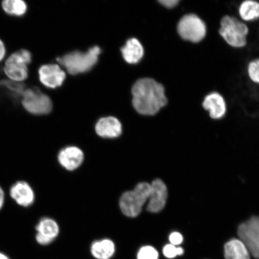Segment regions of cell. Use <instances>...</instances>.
Wrapping results in <instances>:
<instances>
[{
	"label": "cell",
	"mask_w": 259,
	"mask_h": 259,
	"mask_svg": "<svg viewBox=\"0 0 259 259\" xmlns=\"http://www.w3.org/2000/svg\"><path fill=\"white\" fill-rule=\"evenodd\" d=\"M132 92L133 105L140 114L154 115L167 105L163 85L153 79L138 80L133 87Z\"/></svg>",
	"instance_id": "1"
},
{
	"label": "cell",
	"mask_w": 259,
	"mask_h": 259,
	"mask_svg": "<svg viewBox=\"0 0 259 259\" xmlns=\"http://www.w3.org/2000/svg\"><path fill=\"white\" fill-rule=\"evenodd\" d=\"M32 62V54L27 49L13 52L5 61L3 72L9 80L23 83L29 77L28 66Z\"/></svg>",
	"instance_id": "2"
},
{
	"label": "cell",
	"mask_w": 259,
	"mask_h": 259,
	"mask_svg": "<svg viewBox=\"0 0 259 259\" xmlns=\"http://www.w3.org/2000/svg\"><path fill=\"white\" fill-rule=\"evenodd\" d=\"M101 53L100 48L95 47L90 48L87 53L74 51L58 58L57 60L61 66L66 68L70 74H77L88 72L95 66Z\"/></svg>",
	"instance_id": "3"
},
{
	"label": "cell",
	"mask_w": 259,
	"mask_h": 259,
	"mask_svg": "<svg viewBox=\"0 0 259 259\" xmlns=\"http://www.w3.org/2000/svg\"><path fill=\"white\" fill-rule=\"evenodd\" d=\"M150 190V184L142 182L139 183L134 190L123 193L119 200L122 212L133 218L140 214L142 207L148 200Z\"/></svg>",
	"instance_id": "4"
},
{
	"label": "cell",
	"mask_w": 259,
	"mask_h": 259,
	"mask_svg": "<svg viewBox=\"0 0 259 259\" xmlns=\"http://www.w3.org/2000/svg\"><path fill=\"white\" fill-rule=\"evenodd\" d=\"M219 34L230 46L242 48L247 44L248 28L237 18L226 15L220 22Z\"/></svg>",
	"instance_id": "5"
},
{
	"label": "cell",
	"mask_w": 259,
	"mask_h": 259,
	"mask_svg": "<svg viewBox=\"0 0 259 259\" xmlns=\"http://www.w3.org/2000/svg\"><path fill=\"white\" fill-rule=\"evenodd\" d=\"M21 105L24 111L34 115H47L53 109L50 97L37 87L26 88L22 94Z\"/></svg>",
	"instance_id": "6"
},
{
	"label": "cell",
	"mask_w": 259,
	"mask_h": 259,
	"mask_svg": "<svg viewBox=\"0 0 259 259\" xmlns=\"http://www.w3.org/2000/svg\"><path fill=\"white\" fill-rule=\"evenodd\" d=\"M177 31L183 39L199 43L206 36V27L198 16L190 14L184 15L178 22Z\"/></svg>",
	"instance_id": "7"
},
{
	"label": "cell",
	"mask_w": 259,
	"mask_h": 259,
	"mask_svg": "<svg viewBox=\"0 0 259 259\" xmlns=\"http://www.w3.org/2000/svg\"><path fill=\"white\" fill-rule=\"evenodd\" d=\"M239 239L244 243L251 257L259 259V217L254 216L239 226Z\"/></svg>",
	"instance_id": "8"
},
{
	"label": "cell",
	"mask_w": 259,
	"mask_h": 259,
	"mask_svg": "<svg viewBox=\"0 0 259 259\" xmlns=\"http://www.w3.org/2000/svg\"><path fill=\"white\" fill-rule=\"evenodd\" d=\"M151 190L147 207L148 211L158 213L166 205L167 199L166 186L160 179H156L150 184Z\"/></svg>",
	"instance_id": "9"
},
{
	"label": "cell",
	"mask_w": 259,
	"mask_h": 259,
	"mask_svg": "<svg viewBox=\"0 0 259 259\" xmlns=\"http://www.w3.org/2000/svg\"><path fill=\"white\" fill-rule=\"evenodd\" d=\"M38 73L40 82L49 89L60 87L66 78V73L58 64L43 65Z\"/></svg>",
	"instance_id": "10"
},
{
	"label": "cell",
	"mask_w": 259,
	"mask_h": 259,
	"mask_svg": "<svg viewBox=\"0 0 259 259\" xmlns=\"http://www.w3.org/2000/svg\"><path fill=\"white\" fill-rule=\"evenodd\" d=\"M37 242L42 245L51 244L59 234L60 229L57 223L50 218L41 219L36 226Z\"/></svg>",
	"instance_id": "11"
},
{
	"label": "cell",
	"mask_w": 259,
	"mask_h": 259,
	"mask_svg": "<svg viewBox=\"0 0 259 259\" xmlns=\"http://www.w3.org/2000/svg\"><path fill=\"white\" fill-rule=\"evenodd\" d=\"M10 194L19 205L27 207L34 203L35 196L31 187L25 181H18L10 190Z\"/></svg>",
	"instance_id": "12"
},
{
	"label": "cell",
	"mask_w": 259,
	"mask_h": 259,
	"mask_svg": "<svg viewBox=\"0 0 259 259\" xmlns=\"http://www.w3.org/2000/svg\"><path fill=\"white\" fill-rule=\"evenodd\" d=\"M83 158L82 151L76 147L64 148L58 154V161L61 166L70 171L78 168L82 163Z\"/></svg>",
	"instance_id": "13"
},
{
	"label": "cell",
	"mask_w": 259,
	"mask_h": 259,
	"mask_svg": "<svg viewBox=\"0 0 259 259\" xmlns=\"http://www.w3.org/2000/svg\"><path fill=\"white\" fill-rule=\"evenodd\" d=\"M223 255L224 259H252L247 246L239 238H232L225 243Z\"/></svg>",
	"instance_id": "14"
},
{
	"label": "cell",
	"mask_w": 259,
	"mask_h": 259,
	"mask_svg": "<svg viewBox=\"0 0 259 259\" xmlns=\"http://www.w3.org/2000/svg\"><path fill=\"white\" fill-rule=\"evenodd\" d=\"M203 108L209 113L210 118L220 119L226 112L225 99L218 93L213 92L207 95L203 100Z\"/></svg>",
	"instance_id": "15"
},
{
	"label": "cell",
	"mask_w": 259,
	"mask_h": 259,
	"mask_svg": "<svg viewBox=\"0 0 259 259\" xmlns=\"http://www.w3.org/2000/svg\"><path fill=\"white\" fill-rule=\"evenodd\" d=\"M96 132L100 137L115 138L121 135L122 125L118 119L108 116L99 119L96 125Z\"/></svg>",
	"instance_id": "16"
},
{
	"label": "cell",
	"mask_w": 259,
	"mask_h": 259,
	"mask_svg": "<svg viewBox=\"0 0 259 259\" xmlns=\"http://www.w3.org/2000/svg\"><path fill=\"white\" fill-rule=\"evenodd\" d=\"M121 53L126 62L136 64L144 56V50L142 45L137 38L129 39L125 46L121 48Z\"/></svg>",
	"instance_id": "17"
},
{
	"label": "cell",
	"mask_w": 259,
	"mask_h": 259,
	"mask_svg": "<svg viewBox=\"0 0 259 259\" xmlns=\"http://www.w3.org/2000/svg\"><path fill=\"white\" fill-rule=\"evenodd\" d=\"M115 251L114 242L109 239L96 241L91 246V253L96 259H111Z\"/></svg>",
	"instance_id": "18"
},
{
	"label": "cell",
	"mask_w": 259,
	"mask_h": 259,
	"mask_svg": "<svg viewBox=\"0 0 259 259\" xmlns=\"http://www.w3.org/2000/svg\"><path fill=\"white\" fill-rule=\"evenodd\" d=\"M1 8L6 15L16 18L24 17L28 9L23 0H4L1 2Z\"/></svg>",
	"instance_id": "19"
},
{
	"label": "cell",
	"mask_w": 259,
	"mask_h": 259,
	"mask_svg": "<svg viewBox=\"0 0 259 259\" xmlns=\"http://www.w3.org/2000/svg\"><path fill=\"white\" fill-rule=\"evenodd\" d=\"M239 14L244 21L256 20L259 18V3L251 0L243 2L239 7Z\"/></svg>",
	"instance_id": "20"
},
{
	"label": "cell",
	"mask_w": 259,
	"mask_h": 259,
	"mask_svg": "<svg viewBox=\"0 0 259 259\" xmlns=\"http://www.w3.org/2000/svg\"><path fill=\"white\" fill-rule=\"evenodd\" d=\"M186 251L181 246H175L172 244H167L162 248V254L166 259H176L177 257L183 256Z\"/></svg>",
	"instance_id": "21"
},
{
	"label": "cell",
	"mask_w": 259,
	"mask_h": 259,
	"mask_svg": "<svg viewBox=\"0 0 259 259\" xmlns=\"http://www.w3.org/2000/svg\"><path fill=\"white\" fill-rule=\"evenodd\" d=\"M159 252L152 245H144L139 249L137 259H159Z\"/></svg>",
	"instance_id": "22"
},
{
	"label": "cell",
	"mask_w": 259,
	"mask_h": 259,
	"mask_svg": "<svg viewBox=\"0 0 259 259\" xmlns=\"http://www.w3.org/2000/svg\"><path fill=\"white\" fill-rule=\"evenodd\" d=\"M248 73L252 82L259 84V59L252 61L249 64Z\"/></svg>",
	"instance_id": "23"
},
{
	"label": "cell",
	"mask_w": 259,
	"mask_h": 259,
	"mask_svg": "<svg viewBox=\"0 0 259 259\" xmlns=\"http://www.w3.org/2000/svg\"><path fill=\"white\" fill-rule=\"evenodd\" d=\"M170 244L175 246H180L184 242V237L180 232H174L169 236Z\"/></svg>",
	"instance_id": "24"
},
{
	"label": "cell",
	"mask_w": 259,
	"mask_h": 259,
	"mask_svg": "<svg viewBox=\"0 0 259 259\" xmlns=\"http://www.w3.org/2000/svg\"><path fill=\"white\" fill-rule=\"evenodd\" d=\"M180 2L178 0H161L159 3L161 5L168 9H171L176 7Z\"/></svg>",
	"instance_id": "25"
},
{
	"label": "cell",
	"mask_w": 259,
	"mask_h": 259,
	"mask_svg": "<svg viewBox=\"0 0 259 259\" xmlns=\"http://www.w3.org/2000/svg\"><path fill=\"white\" fill-rule=\"evenodd\" d=\"M7 54V49H6L4 41L0 38V63L5 59Z\"/></svg>",
	"instance_id": "26"
},
{
	"label": "cell",
	"mask_w": 259,
	"mask_h": 259,
	"mask_svg": "<svg viewBox=\"0 0 259 259\" xmlns=\"http://www.w3.org/2000/svg\"><path fill=\"white\" fill-rule=\"evenodd\" d=\"M5 199V196L4 191H3L2 188L0 187V210H1L3 205H4Z\"/></svg>",
	"instance_id": "27"
},
{
	"label": "cell",
	"mask_w": 259,
	"mask_h": 259,
	"mask_svg": "<svg viewBox=\"0 0 259 259\" xmlns=\"http://www.w3.org/2000/svg\"><path fill=\"white\" fill-rule=\"evenodd\" d=\"M0 259H10V258L7 255H6L4 253H2V252H0Z\"/></svg>",
	"instance_id": "28"
}]
</instances>
